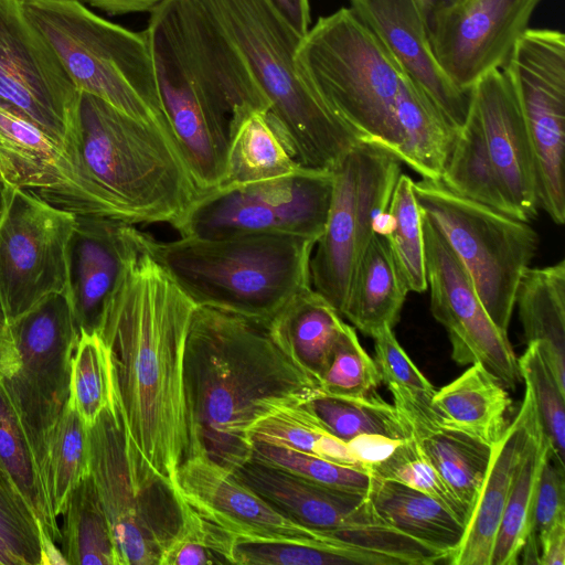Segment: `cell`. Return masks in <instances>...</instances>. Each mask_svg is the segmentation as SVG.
Segmentation results:
<instances>
[{"label":"cell","instance_id":"obj_56","mask_svg":"<svg viewBox=\"0 0 565 565\" xmlns=\"http://www.w3.org/2000/svg\"><path fill=\"white\" fill-rule=\"evenodd\" d=\"M110 15L150 12L162 0H78Z\"/></svg>","mask_w":565,"mask_h":565},{"label":"cell","instance_id":"obj_51","mask_svg":"<svg viewBox=\"0 0 565 565\" xmlns=\"http://www.w3.org/2000/svg\"><path fill=\"white\" fill-rule=\"evenodd\" d=\"M565 465L553 451L546 457L537 481L532 532L537 536L565 520Z\"/></svg>","mask_w":565,"mask_h":565},{"label":"cell","instance_id":"obj_3","mask_svg":"<svg viewBox=\"0 0 565 565\" xmlns=\"http://www.w3.org/2000/svg\"><path fill=\"white\" fill-rule=\"evenodd\" d=\"M163 118L201 190L226 175L230 134L269 104L238 49L198 0H162L146 29Z\"/></svg>","mask_w":565,"mask_h":565},{"label":"cell","instance_id":"obj_33","mask_svg":"<svg viewBox=\"0 0 565 565\" xmlns=\"http://www.w3.org/2000/svg\"><path fill=\"white\" fill-rule=\"evenodd\" d=\"M440 181L454 193L520 218L489 154L478 117L470 107L458 129Z\"/></svg>","mask_w":565,"mask_h":565},{"label":"cell","instance_id":"obj_48","mask_svg":"<svg viewBox=\"0 0 565 565\" xmlns=\"http://www.w3.org/2000/svg\"><path fill=\"white\" fill-rule=\"evenodd\" d=\"M518 364L521 379L532 392L543 433L555 457L564 463L565 390L558 385L539 342L527 343Z\"/></svg>","mask_w":565,"mask_h":565},{"label":"cell","instance_id":"obj_58","mask_svg":"<svg viewBox=\"0 0 565 565\" xmlns=\"http://www.w3.org/2000/svg\"><path fill=\"white\" fill-rule=\"evenodd\" d=\"M4 186L0 183V221L4 211Z\"/></svg>","mask_w":565,"mask_h":565},{"label":"cell","instance_id":"obj_21","mask_svg":"<svg viewBox=\"0 0 565 565\" xmlns=\"http://www.w3.org/2000/svg\"><path fill=\"white\" fill-rule=\"evenodd\" d=\"M533 148L539 206L558 225L565 221V68L550 58L521 63L511 75Z\"/></svg>","mask_w":565,"mask_h":565},{"label":"cell","instance_id":"obj_7","mask_svg":"<svg viewBox=\"0 0 565 565\" xmlns=\"http://www.w3.org/2000/svg\"><path fill=\"white\" fill-rule=\"evenodd\" d=\"M300 75L362 140L397 156L395 100L406 76L351 8L320 17L295 55Z\"/></svg>","mask_w":565,"mask_h":565},{"label":"cell","instance_id":"obj_27","mask_svg":"<svg viewBox=\"0 0 565 565\" xmlns=\"http://www.w3.org/2000/svg\"><path fill=\"white\" fill-rule=\"evenodd\" d=\"M367 497L385 524L447 553L449 559L460 546L467 524L428 494L404 483L372 476Z\"/></svg>","mask_w":565,"mask_h":565},{"label":"cell","instance_id":"obj_54","mask_svg":"<svg viewBox=\"0 0 565 565\" xmlns=\"http://www.w3.org/2000/svg\"><path fill=\"white\" fill-rule=\"evenodd\" d=\"M280 15L303 38L310 29L309 0H269Z\"/></svg>","mask_w":565,"mask_h":565},{"label":"cell","instance_id":"obj_28","mask_svg":"<svg viewBox=\"0 0 565 565\" xmlns=\"http://www.w3.org/2000/svg\"><path fill=\"white\" fill-rule=\"evenodd\" d=\"M431 406L448 425L494 446L509 426L507 387L480 363L436 391Z\"/></svg>","mask_w":565,"mask_h":565},{"label":"cell","instance_id":"obj_11","mask_svg":"<svg viewBox=\"0 0 565 565\" xmlns=\"http://www.w3.org/2000/svg\"><path fill=\"white\" fill-rule=\"evenodd\" d=\"M332 170L300 167L291 174L199 192L171 225L181 237L288 234L318 239L333 196Z\"/></svg>","mask_w":565,"mask_h":565},{"label":"cell","instance_id":"obj_44","mask_svg":"<svg viewBox=\"0 0 565 565\" xmlns=\"http://www.w3.org/2000/svg\"><path fill=\"white\" fill-rule=\"evenodd\" d=\"M42 532L32 508L0 467V565H42Z\"/></svg>","mask_w":565,"mask_h":565},{"label":"cell","instance_id":"obj_20","mask_svg":"<svg viewBox=\"0 0 565 565\" xmlns=\"http://www.w3.org/2000/svg\"><path fill=\"white\" fill-rule=\"evenodd\" d=\"M0 183L28 190L75 215L106 217L79 156L0 108Z\"/></svg>","mask_w":565,"mask_h":565},{"label":"cell","instance_id":"obj_31","mask_svg":"<svg viewBox=\"0 0 565 565\" xmlns=\"http://www.w3.org/2000/svg\"><path fill=\"white\" fill-rule=\"evenodd\" d=\"M395 118L398 159L422 178L440 180L458 129L407 76L397 92Z\"/></svg>","mask_w":565,"mask_h":565},{"label":"cell","instance_id":"obj_40","mask_svg":"<svg viewBox=\"0 0 565 565\" xmlns=\"http://www.w3.org/2000/svg\"><path fill=\"white\" fill-rule=\"evenodd\" d=\"M391 248L398 270L409 291L428 289L422 212L414 193V181L401 173L387 210L377 227Z\"/></svg>","mask_w":565,"mask_h":565},{"label":"cell","instance_id":"obj_43","mask_svg":"<svg viewBox=\"0 0 565 565\" xmlns=\"http://www.w3.org/2000/svg\"><path fill=\"white\" fill-rule=\"evenodd\" d=\"M70 403L87 427L117 406L109 349L98 332L78 334L71 373Z\"/></svg>","mask_w":565,"mask_h":565},{"label":"cell","instance_id":"obj_12","mask_svg":"<svg viewBox=\"0 0 565 565\" xmlns=\"http://www.w3.org/2000/svg\"><path fill=\"white\" fill-rule=\"evenodd\" d=\"M10 328L19 366L0 382L43 477L50 433L70 398L72 361L78 340L66 294L49 296L10 323Z\"/></svg>","mask_w":565,"mask_h":565},{"label":"cell","instance_id":"obj_47","mask_svg":"<svg viewBox=\"0 0 565 565\" xmlns=\"http://www.w3.org/2000/svg\"><path fill=\"white\" fill-rule=\"evenodd\" d=\"M250 460L331 488L367 493L372 481V475L364 468L335 463L260 441H253Z\"/></svg>","mask_w":565,"mask_h":565},{"label":"cell","instance_id":"obj_36","mask_svg":"<svg viewBox=\"0 0 565 565\" xmlns=\"http://www.w3.org/2000/svg\"><path fill=\"white\" fill-rule=\"evenodd\" d=\"M551 451V444L541 428L516 470L494 539L490 565L520 563L522 547L533 529L540 472Z\"/></svg>","mask_w":565,"mask_h":565},{"label":"cell","instance_id":"obj_26","mask_svg":"<svg viewBox=\"0 0 565 565\" xmlns=\"http://www.w3.org/2000/svg\"><path fill=\"white\" fill-rule=\"evenodd\" d=\"M394 406L411 426L412 436L445 482L472 512L493 446L446 424L431 406V397L387 385Z\"/></svg>","mask_w":565,"mask_h":565},{"label":"cell","instance_id":"obj_5","mask_svg":"<svg viewBox=\"0 0 565 565\" xmlns=\"http://www.w3.org/2000/svg\"><path fill=\"white\" fill-rule=\"evenodd\" d=\"M141 244L195 306L269 323L299 292L311 288L316 239L288 234L159 241Z\"/></svg>","mask_w":565,"mask_h":565},{"label":"cell","instance_id":"obj_17","mask_svg":"<svg viewBox=\"0 0 565 565\" xmlns=\"http://www.w3.org/2000/svg\"><path fill=\"white\" fill-rule=\"evenodd\" d=\"M430 310L448 332L456 363H480L507 388L522 380L508 334L486 311L472 279L435 224L422 213Z\"/></svg>","mask_w":565,"mask_h":565},{"label":"cell","instance_id":"obj_37","mask_svg":"<svg viewBox=\"0 0 565 565\" xmlns=\"http://www.w3.org/2000/svg\"><path fill=\"white\" fill-rule=\"evenodd\" d=\"M0 467L11 478L55 543L62 540L34 452L19 416L0 382Z\"/></svg>","mask_w":565,"mask_h":565},{"label":"cell","instance_id":"obj_24","mask_svg":"<svg viewBox=\"0 0 565 565\" xmlns=\"http://www.w3.org/2000/svg\"><path fill=\"white\" fill-rule=\"evenodd\" d=\"M352 11L377 36L406 76L459 129L468 115L470 90L446 75L430 45L428 28L412 0H349Z\"/></svg>","mask_w":565,"mask_h":565},{"label":"cell","instance_id":"obj_52","mask_svg":"<svg viewBox=\"0 0 565 565\" xmlns=\"http://www.w3.org/2000/svg\"><path fill=\"white\" fill-rule=\"evenodd\" d=\"M405 439H395L376 434H362L347 441L358 466L367 468L386 459Z\"/></svg>","mask_w":565,"mask_h":565},{"label":"cell","instance_id":"obj_4","mask_svg":"<svg viewBox=\"0 0 565 565\" xmlns=\"http://www.w3.org/2000/svg\"><path fill=\"white\" fill-rule=\"evenodd\" d=\"M77 151L106 217L170 226L199 194L170 134L81 93Z\"/></svg>","mask_w":565,"mask_h":565},{"label":"cell","instance_id":"obj_2","mask_svg":"<svg viewBox=\"0 0 565 565\" xmlns=\"http://www.w3.org/2000/svg\"><path fill=\"white\" fill-rule=\"evenodd\" d=\"M190 451L231 471L248 462L250 427L277 408L309 402L319 383L268 323L196 306L184 353Z\"/></svg>","mask_w":565,"mask_h":565},{"label":"cell","instance_id":"obj_39","mask_svg":"<svg viewBox=\"0 0 565 565\" xmlns=\"http://www.w3.org/2000/svg\"><path fill=\"white\" fill-rule=\"evenodd\" d=\"M89 473L88 427L68 401L50 433L43 473L56 518L64 513L73 489Z\"/></svg>","mask_w":565,"mask_h":565},{"label":"cell","instance_id":"obj_49","mask_svg":"<svg viewBox=\"0 0 565 565\" xmlns=\"http://www.w3.org/2000/svg\"><path fill=\"white\" fill-rule=\"evenodd\" d=\"M380 382L374 360L360 344L355 329L344 322L328 367L319 381L321 391L335 396H365Z\"/></svg>","mask_w":565,"mask_h":565},{"label":"cell","instance_id":"obj_45","mask_svg":"<svg viewBox=\"0 0 565 565\" xmlns=\"http://www.w3.org/2000/svg\"><path fill=\"white\" fill-rule=\"evenodd\" d=\"M376 478L404 483L436 499L468 524L471 511L445 482L412 437L402 441L383 461L367 468Z\"/></svg>","mask_w":565,"mask_h":565},{"label":"cell","instance_id":"obj_35","mask_svg":"<svg viewBox=\"0 0 565 565\" xmlns=\"http://www.w3.org/2000/svg\"><path fill=\"white\" fill-rule=\"evenodd\" d=\"M62 554L68 565H121L114 536L89 473L71 492L63 513Z\"/></svg>","mask_w":565,"mask_h":565},{"label":"cell","instance_id":"obj_46","mask_svg":"<svg viewBox=\"0 0 565 565\" xmlns=\"http://www.w3.org/2000/svg\"><path fill=\"white\" fill-rule=\"evenodd\" d=\"M180 523L164 546L159 565H212L230 563L233 537L211 524L174 494Z\"/></svg>","mask_w":565,"mask_h":565},{"label":"cell","instance_id":"obj_1","mask_svg":"<svg viewBox=\"0 0 565 565\" xmlns=\"http://www.w3.org/2000/svg\"><path fill=\"white\" fill-rule=\"evenodd\" d=\"M195 307L140 238L97 330L110 352L130 480L139 494L159 484L172 489L189 456L184 353Z\"/></svg>","mask_w":565,"mask_h":565},{"label":"cell","instance_id":"obj_53","mask_svg":"<svg viewBox=\"0 0 565 565\" xmlns=\"http://www.w3.org/2000/svg\"><path fill=\"white\" fill-rule=\"evenodd\" d=\"M536 539L540 565L565 564V520L556 523Z\"/></svg>","mask_w":565,"mask_h":565},{"label":"cell","instance_id":"obj_6","mask_svg":"<svg viewBox=\"0 0 565 565\" xmlns=\"http://www.w3.org/2000/svg\"><path fill=\"white\" fill-rule=\"evenodd\" d=\"M243 55L268 100L267 118L296 162L332 170L360 136L297 70L301 41L269 0H198Z\"/></svg>","mask_w":565,"mask_h":565},{"label":"cell","instance_id":"obj_10","mask_svg":"<svg viewBox=\"0 0 565 565\" xmlns=\"http://www.w3.org/2000/svg\"><path fill=\"white\" fill-rule=\"evenodd\" d=\"M333 196L310 257L311 288L342 317L356 267L387 210L402 161L361 140L333 167Z\"/></svg>","mask_w":565,"mask_h":565},{"label":"cell","instance_id":"obj_19","mask_svg":"<svg viewBox=\"0 0 565 565\" xmlns=\"http://www.w3.org/2000/svg\"><path fill=\"white\" fill-rule=\"evenodd\" d=\"M541 0H461L428 26L433 53L462 90L504 66Z\"/></svg>","mask_w":565,"mask_h":565},{"label":"cell","instance_id":"obj_14","mask_svg":"<svg viewBox=\"0 0 565 565\" xmlns=\"http://www.w3.org/2000/svg\"><path fill=\"white\" fill-rule=\"evenodd\" d=\"M79 103L81 92L21 0H0V108L78 154Z\"/></svg>","mask_w":565,"mask_h":565},{"label":"cell","instance_id":"obj_38","mask_svg":"<svg viewBox=\"0 0 565 565\" xmlns=\"http://www.w3.org/2000/svg\"><path fill=\"white\" fill-rule=\"evenodd\" d=\"M248 434L252 441L360 467L351 456L348 444L324 428L309 402L275 409L257 420Z\"/></svg>","mask_w":565,"mask_h":565},{"label":"cell","instance_id":"obj_8","mask_svg":"<svg viewBox=\"0 0 565 565\" xmlns=\"http://www.w3.org/2000/svg\"><path fill=\"white\" fill-rule=\"evenodd\" d=\"M81 93L139 120L163 127L151 47L146 30L130 31L78 0H21ZM172 137V136H171Z\"/></svg>","mask_w":565,"mask_h":565},{"label":"cell","instance_id":"obj_57","mask_svg":"<svg viewBox=\"0 0 565 565\" xmlns=\"http://www.w3.org/2000/svg\"><path fill=\"white\" fill-rule=\"evenodd\" d=\"M427 28L436 17L449 10L461 0H412Z\"/></svg>","mask_w":565,"mask_h":565},{"label":"cell","instance_id":"obj_32","mask_svg":"<svg viewBox=\"0 0 565 565\" xmlns=\"http://www.w3.org/2000/svg\"><path fill=\"white\" fill-rule=\"evenodd\" d=\"M344 321L312 288L292 299L268 323L299 364L319 383Z\"/></svg>","mask_w":565,"mask_h":565},{"label":"cell","instance_id":"obj_42","mask_svg":"<svg viewBox=\"0 0 565 565\" xmlns=\"http://www.w3.org/2000/svg\"><path fill=\"white\" fill-rule=\"evenodd\" d=\"M228 562L237 565H402L391 556L344 543L238 540L232 542Z\"/></svg>","mask_w":565,"mask_h":565},{"label":"cell","instance_id":"obj_15","mask_svg":"<svg viewBox=\"0 0 565 565\" xmlns=\"http://www.w3.org/2000/svg\"><path fill=\"white\" fill-rule=\"evenodd\" d=\"M0 221V305L9 323L67 288L76 215L36 194L4 186Z\"/></svg>","mask_w":565,"mask_h":565},{"label":"cell","instance_id":"obj_30","mask_svg":"<svg viewBox=\"0 0 565 565\" xmlns=\"http://www.w3.org/2000/svg\"><path fill=\"white\" fill-rule=\"evenodd\" d=\"M526 343L539 342L561 388L565 390V262L526 268L515 294Z\"/></svg>","mask_w":565,"mask_h":565},{"label":"cell","instance_id":"obj_34","mask_svg":"<svg viewBox=\"0 0 565 565\" xmlns=\"http://www.w3.org/2000/svg\"><path fill=\"white\" fill-rule=\"evenodd\" d=\"M299 168L266 113L254 111L230 134L226 177L220 186L270 180Z\"/></svg>","mask_w":565,"mask_h":565},{"label":"cell","instance_id":"obj_23","mask_svg":"<svg viewBox=\"0 0 565 565\" xmlns=\"http://www.w3.org/2000/svg\"><path fill=\"white\" fill-rule=\"evenodd\" d=\"M470 107L507 195L520 218L529 222L540 209L533 148L521 105L502 68L472 85Z\"/></svg>","mask_w":565,"mask_h":565},{"label":"cell","instance_id":"obj_22","mask_svg":"<svg viewBox=\"0 0 565 565\" xmlns=\"http://www.w3.org/2000/svg\"><path fill=\"white\" fill-rule=\"evenodd\" d=\"M140 248V230L114 218L76 215L67 253L66 296L78 334L97 332L104 308L127 262Z\"/></svg>","mask_w":565,"mask_h":565},{"label":"cell","instance_id":"obj_16","mask_svg":"<svg viewBox=\"0 0 565 565\" xmlns=\"http://www.w3.org/2000/svg\"><path fill=\"white\" fill-rule=\"evenodd\" d=\"M90 475L105 510L121 565H159L180 523L173 490L160 484L139 494L130 480L118 407L88 427Z\"/></svg>","mask_w":565,"mask_h":565},{"label":"cell","instance_id":"obj_50","mask_svg":"<svg viewBox=\"0 0 565 565\" xmlns=\"http://www.w3.org/2000/svg\"><path fill=\"white\" fill-rule=\"evenodd\" d=\"M372 338L375 351L374 362L381 382L404 387L416 394L434 395L435 387L403 350L392 328L384 327Z\"/></svg>","mask_w":565,"mask_h":565},{"label":"cell","instance_id":"obj_55","mask_svg":"<svg viewBox=\"0 0 565 565\" xmlns=\"http://www.w3.org/2000/svg\"><path fill=\"white\" fill-rule=\"evenodd\" d=\"M19 366V355L14 345L10 323L0 305V380L11 375Z\"/></svg>","mask_w":565,"mask_h":565},{"label":"cell","instance_id":"obj_18","mask_svg":"<svg viewBox=\"0 0 565 565\" xmlns=\"http://www.w3.org/2000/svg\"><path fill=\"white\" fill-rule=\"evenodd\" d=\"M172 490L234 540L341 543L286 516L204 451H194L185 458L177 471Z\"/></svg>","mask_w":565,"mask_h":565},{"label":"cell","instance_id":"obj_29","mask_svg":"<svg viewBox=\"0 0 565 565\" xmlns=\"http://www.w3.org/2000/svg\"><path fill=\"white\" fill-rule=\"evenodd\" d=\"M408 292L386 238L375 232L356 267L342 318L369 337L393 329Z\"/></svg>","mask_w":565,"mask_h":565},{"label":"cell","instance_id":"obj_41","mask_svg":"<svg viewBox=\"0 0 565 565\" xmlns=\"http://www.w3.org/2000/svg\"><path fill=\"white\" fill-rule=\"evenodd\" d=\"M309 405L324 428L345 443L362 434L412 437L411 426L401 412L379 396H335L321 391Z\"/></svg>","mask_w":565,"mask_h":565},{"label":"cell","instance_id":"obj_13","mask_svg":"<svg viewBox=\"0 0 565 565\" xmlns=\"http://www.w3.org/2000/svg\"><path fill=\"white\" fill-rule=\"evenodd\" d=\"M233 473L286 516L334 541L391 556L402 565H433L449 558L385 524L367 493L318 484L252 460Z\"/></svg>","mask_w":565,"mask_h":565},{"label":"cell","instance_id":"obj_9","mask_svg":"<svg viewBox=\"0 0 565 565\" xmlns=\"http://www.w3.org/2000/svg\"><path fill=\"white\" fill-rule=\"evenodd\" d=\"M420 212L439 230L469 273L499 330L508 334L520 279L539 247L527 222L465 199L440 180L414 182Z\"/></svg>","mask_w":565,"mask_h":565},{"label":"cell","instance_id":"obj_25","mask_svg":"<svg viewBox=\"0 0 565 565\" xmlns=\"http://www.w3.org/2000/svg\"><path fill=\"white\" fill-rule=\"evenodd\" d=\"M535 402L527 385L516 416L507 427L493 451L479 497L452 565H490L491 553L516 470L536 434L541 430Z\"/></svg>","mask_w":565,"mask_h":565}]
</instances>
